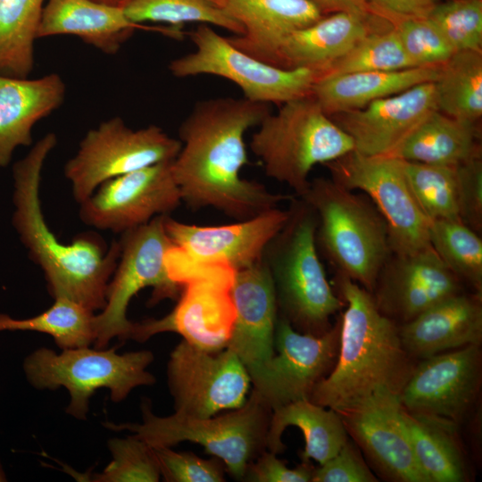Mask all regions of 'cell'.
<instances>
[{"label": "cell", "instance_id": "18", "mask_svg": "<svg viewBox=\"0 0 482 482\" xmlns=\"http://www.w3.org/2000/svg\"><path fill=\"white\" fill-rule=\"evenodd\" d=\"M461 292V281L429 246L406 254L392 253L371 295L385 316L402 325Z\"/></svg>", "mask_w": 482, "mask_h": 482}, {"label": "cell", "instance_id": "13", "mask_svg": "<svg viewBox=\"0 0 482 482\" xmlns=\"http://www.w3.org/2000/svg\"><path fill=\"white\" fill-rule=\"evenodd\" d=\"M480 385V345H470L422 359L399 398L408 413L453 432L471 410Z\"/></svg>", "mask_w": 482, "mask_h": 482}, {"label": "cell", "instance_id": "23", "mask_svg": "<svg viewBox=\"0 0 482 482\" xmlns=\"http://www.w3.org/2000/svg\"><path fill=\"white\" fill-rule=\"evenodd\" d=\"M371 18L370 8L329 13L270 45L245 53L278 68H310L320 71L363 37L378 29L373 26Z\"/></svg>", "mask_w": 482, "mask_h": 482}, {"label": "cell", "instance_id": "30", "mask_svg": "<svg viewBox=\"0 0 482 482\" xmlns=\"http://www.w3.org/2000/svg\"><path fill=\"white\" fill-rule=\"evenodd\" d=\"M288 426L297 427L304 437L302 461L314 460L323 464L348 442L347 431L340 415L310 400L292 402L272 410L267 450L278 454L285 451L282 435Z\"/></svg>", "mask_w": 482, "mask_h": 482}, {"label": "cell", "instance_id": "5", "mask_svg": "<svg viewBox=\"0 0 482 482\" xmlns=\"http://www.w3.org/2000/svg\"><path fill=\"white\" fill-rule=\"evenodd\" d=\"M315 212L316 244L337 270L370 294L392 254L387 226L368 196L331 179L310 181L300 196Z\"/></svg>", "mask_w": 482, "mask_h": 482}, {"label": "cell", "instance_id": "7", "mask_svg": "<svg viewBox=\"0 0 482 482\" xmlns=\"http://www.w3.org/2000/svg\"><path fill=\"white\" fill-rule=\"evenodd\" d=\"M272 410L252 390L245 403L227 413L197 418L175 411L167 417L152 412L142 403L143 422L104 425L112 430H129L152 447H171L188 441L222 460L227 472L243 481L248 466L265 450Z\"/></svg>", "mask_w": 482, "mask_h": 482}, {"label": "cell", "instance_id": "28", "mask_svg": "<svg viewBox=\"0 0 482 482\" xmlns=\"http://www.w3.org/2000/svg\"><path fill=\"white\" fill-rule=\"evenodd\" d=\"M245 29L229 41L246 52L270 45L324 14L310 0H210Z\"/></svg>", "mask_w": 482, "mask_h": 482}, {"label": "cell", "instance_id": "24", "mask_svg": "<svg viewBox=\"0 0 482 482\" xmlns=\"http://www.w3.org/2000/svg\"><path fill=\"white\" fill-rule=\"evenodd\" d=\"M149 29L179 38V28L151 27L131 21L124 8L93 0H46L37 38L72 35L106 54H115L135 29Z\"/></svg>", "mask_w": 482, "mask_h": 482}, {"label": "cell", "instance_id": "16", "mask_svg": "<svg viewBox=\"0 0 482 482\" xmlns=\"http://www.w3.org/2000/svg\"><path fill=\"white\" fill-rule=\"evenodd\" d=\"M340 319L320 336L301 333L278 317L274 338L277 353L255 390L274 410L310 400L315 386L333 369L339 347Z\"/></svg>", "mask_w": 482, "mask_h": 482}, {"label": "cell", "instance_id": "37", "mask_svg": "<svg viewBox=\"0 0 482 482\" xmlns=\"http://www.w3.org/2000/svg\"><path fill=\"white\" fill-rule=\"evenodd\" d=\"M124 12L137 24L160 22L179 28L187 22H199L220 27L237 36L245 33L235 19L210 0H132Z\"/></svg>", "mask_w": 482, "mask_h": 482}, {"label": "cell", "instance_id": "4", "mask_svg": "<svg viewBox=\"0 0 482 482\" xmlns=\"http://www.w3.org/2000/svg\"><path fill=\"white\" fill-rule=\"evenodd\" d=\"M285 225L262 254L270 273L278 317L295 330L320 336L345 305L332 289L316 244L317 215L302 198L290 200Z\"/></svg>", "mask_w": 482, "mask_h": 482}, {"label": "cell", "instance_id": "35", "mask_svg": "<svg viewBox=\"0 0 482 482\" xmlns=\"http://www.w3.org/2000/svg\"><path fill=\"white\" fill-rule=\"evenodd\" d=\"M429 242L461 281L482 294V239L461 220L430 221Z\"/></svg>", "mask_w": 482, "mask_h": 482}, {"label": "cell", "instance_id": "44", "mask_svg": "<svg viewBox=\"0 0 482 482\" xmlns=\"http://www.w3.org/2000/svg\"><path fill=\"white\" fill-rule=\"evenodd\" d=\"M312 482H375L377 478L356 449L347 442L328 461L315 468Z\"/></svg>", "mask_w": 482, "mask_h": 482}, {"label": "cell", "instance_id": "33", "mask_svg": "<svg viewBox=\"0 0 482 482\" xmlns=\"http://www.w3.org/2000/svg\"><path fill=\"white\" fill-rule=\"evenodd\" d=\"M94 312L67 298H56L46 312L29 319L0 313V332L30 330L52 336L60 348L88 346L96 339Z\"/></svg>", "mask_w": 482, "mask_h": 482}, {"label": "cell", "instance_id": "3", "mask_svg": "<svg viewBox=\"0 0 482 482\" xmlns=\"http://www.w3.org/2000/svg\"><path fill=\"white\" fill-rule=\"evenodd\" d=\"M337 284L346 307L338 353L310 401L340 412L378 392L400 395L415 364L402 345L398 326L378 309L371 294L339 274Z\"/></svg>", "mask_w": 482, "mask_h": 482}, {"label": "cell", "instance_id": "15", "mask_svg": "<svg viewBox=\"0 0 482 482\" xmlns=\"http://www.w3.org/2000/svg\"><path fill=\"white\" fill-rule=\"evenodd\" d=\"M172 163L158 162L104 181L80 203L81 220L122 234L169 215L182 203Z\"/></svg>", "mask_w": 482, "mask_h": 482}, {"label": "cell", "instance_id": "42", "mask_svg": "<svg viewBox=\"0 0 482 482\" xmlns=\"http://www.w3.org/2000/svg\"><path fill=\"white\" fill-rule=\"evenodd\" d=\"M161 476L168 482H223L226 466L212 456L201 458L190 452H175L170 447H153Z\"/></svg>", "mask_w": 482, "mask_h": 482}, {"label": "cell", "instance_id": "49", "mask_svg": "<svg viewBox=\"0 0 482 482\" xmlns=\"http://www.w3.org/2000/svg\"><path fill=\"white\" fill-rule=\"evenodd\" d=\"M7 480V478H6V475H5V472L4 470V468L0 462V482H4V481H6Z\"/></svg>", "mask_w": 482, "mask_h": 482}, {"label": "cell", "instance_id": "36", "mask_svg": "<svg viewBox=\"0 0 482 482\" xmlns=\"http://www.w3.org/2000/svg\"><path fill=\"white\" fill-rule=\"evenodd\" d=\"M402 162L411 193L430 221L461 220L457 166Z\"/></svg>", "mask_w": 482, "mask_h": 482}, {"label": "cell", "instance_id": "27", "mask_svg": "<svg viewBox=\"0 0 482 482\" xmlns=\"http://www.w3.org/2000/svg\"><path fill=\"white\" fill-rule=\"evenodd\" d=\"M441 65L416 66L398 71H358L318 76L312 96L328 115L362 108L370 103L435 82Z\"/></svg>", "mask_w": 482, "mask_h": 482}, {"label": "cell", "instance_id": "6", "mask_svg": "<svg viewBox=\"0 0 482 482\" xmlns=\"http://www.w3.org/2000/svg\"><path fill=\"white\" fill-rule=\"evenodd\" d=\"M250 148L269 178L285 183L300 197L310 186L315 165L335 161L354 145L310 95L270 112L252 136Z\"/></svg>", "mask_w": 482, "mask_h": 482}, {"label": "cell", "instance_id": "31", "mask_svg": "<svg viewBox=\"0 0 482 482\" xmlns=\"http://www.w3.org/2000/svg\"><path fill=\"white\" fill-rule=\"evenodd\" d=\"M46 0H0V75L28 78Z\"/></svg>", "mask_w": 482, "mask_h": 482}, {"label": "cell", "instance_id": "1", "mask_svg": "<svg viewBox=\"0 0 482 482\" xmlns=\"http://www.w3.org/2000/svg\"><path fill=\"white\" fill-rule=\"evenodd\" d=\"M270 112L269 104L245 97L210 98L194 105L179 126L181 148L172 163L183 203L243 220L294 197L240 174L248 163L245 134Z\"/></svg>", "mask_w": 482, "mask_h": 482}, {"label": "cell", "instance_id": "25", "mask_svg": "<svg viewBox=\"0 0 482 482\" xmlns=\"http://www.w3.org/2000/svg\"><path fill=\"white\" fill-rule=\"evenodd\" d=\"M407 353L415 359L482 341L481 294L462 292L450 296L411 320L398 326Z\"/></svg>", "mask_w": 482, "mask_h": 482}, {"label": "cell", "instance_id": "19", "mask_svg": "<svg viewBox=\"0 0 482 482\" xmlns=\"http://www.w3.org/2000/svg\"><path fill=\"white\" fill-rule=\"evenodd\" d=\"M288 215V209L276 207L220 226L187 224L165 215L164 228L172 244L191 261L222 264L236 271L262 260L265 247L285 225Z\"/></svg>", "mask_w": 482, "mask_h": 482}, {"label": "cell", "instance_id": "41", "mask_svg": "<svg viewBox=\"0 0 482 482\" xmlns=\"http://www.w3.org/2000/svg\"><path fill=\"white\" fill-rule=\"evenodd\" d=\"M112 461L103 472L95 475L97 482H156L161 478L154 448L136 436L113 438L108 443Z\"/></svg>", "mask_w": 482, "mask_h": 482}, {"label": "cell", "instance_id": "2", "mask_svg": "<svg viewBox=\"0 0 482 482\" xmlns=\"http://www.w3.org/2000/svg\"><path fill=\"white\" fill-rule=\"evenodd\" d=\"M57 137L48 133L28 154L14 163L12 225L31 260L44 271L48 290L56 298H67L95 312L106 303V291L117 267L120 241L107 247L93 233L80 234L63 244L47 226L39 195L41 173Z\"/></svg>", "mask_w": 482, "mask_h": 482}, {"label": "cell", "instance_id": "43", "mask_svg": "<svg viewBox=\"0 0 482 482\" xmlns=\"http://www.w3.org/2000/svg\"><path fill=\"white\" fill-rule=\"evenodd\" d=\"M461 220L477 233L482 231V161L473 158L457 166Z\"/></svg>", "mask_w": 482, "mask_h": 482}, {"label": "cell", "instance_id": "48", "mask_svg": "<svg viewBox=\"0 0 482 482\" xmlns=\"http://www.w3.org/2000/svg\"><path fill=\"white\" fill-rule=\"evenodd\" d=\"M97 3L124 8L132 0H93Z\"/></svg>", "mask_w": 482, "mask_h": 482}, {"label": "cell", "instance_id": "12", "mask_svg": "<svg viewBox=\"0 0 482 482\" xmlns=\"http://www.w3.org/2000/svg\"><path fill=\"white\" fill-rule=\"evenodd\" d=\"M341 187L367 195L387 226L392 253L406 254L431 246L430 220L408 187L402 160L355 151L324 164Z\"/></svg>", "mask_w": 482, "mask_h": 482}, {"label": "cell", "instance_id": "34", "mask_svg": "<svg viewBox=\"0 0 482 482\" xmlns=\"http://www.w3.org/2000/svg\"><path fill=\"white\" fill-rule=\"evenodd\" d=\"M403 418L416 461L427 481H463V460L452 432L416 418L404 409Z\"/></svg>", "mask_w": 482, "mask_h": 482}, {"label": "cell", "instance_id": "46", "mask_svg": "<svg viewBox=\"0 0 482 482\" xmlns=\"http://www.w3.org/2000/svg\"><path fill=\"white\" fill-rule=\"evenodd\" d=\"M438 0H368L371 11L381 15L424 16Z\"/></svg>", "mask_w": 482, "mask_h": 482}, {"label": "cell", "instance_id": "26", "mask_svg": "<svg viewBox=\"0 0 482 482\" xmlns=\"http://www.w3.org/2000/svg\"><path fill=\"white\" fill-rule=\"evenodd\" d=\"M65 91L57 73L37 79L0 75V168L9 165L17 147L31 145L33 127L62 104Z\"/></svg>", "mask_w": 482, "mask_h": 482}, {"label": "cell", "instance_id": "39", "mask_svg": "<svg viewBox=\"0 0 482 482\" xmlns=\"http://www.w3.org/2000/svg\"><path fill=\"white\" fill-rule=\"evenodd\" d=\"M455 52L482 51V0H447L426 15Z\"/></svg>", "mask_w": 482, "mask_h": 482}, {"label": "cell", "instance_id": "8", "mask_svg": "<svg viewBox=\"0 0 482 482\" xmlns=\"http://www.w3.org/2000/svg\"><path fill=\"white\" fill-rule=\"evenodd\" d=\"M153 361L154 354L147 350L118 354L113 348L94 350L85 346L64 349L57 354L40 348L25 358L23 370L37 388L64 386L71 395L66 412L85 420L89 398L96 389L108 388L112 400L118 403L135 387L153 385L155 378L146 370Z\"/></svg>", "mask_w": 482, "mask_h": 482}, {"label": "cell", "instance_id": "22", "mask_svg": "<svg viewBox=\"0 0 482 482\" xmlns=\"http://www.w3.org/2000/svg\"><path fill=\"white\" fill-rule=\"evenodd\" d=\"M435 110H438L435 82H428L330 118L350 136L353 151L388 155Z\"/></svg>", "mask_w": 482, "mask_h": 482}, {"label": "cell", "instance_id": "29", "mask_svg": "<svg viewBox=\"0 0 482 482\" xmlns=\"http://www.w3.org/2000/svg\"><path fill=\"white\" fill-rule=\"evenodd\" d=\"M405 162L458 166L480 156L476 123L429 112L388 154Z\"/></svg>", "mask_w": 482, "mask_h": 482}, {"label": "cell", "instance_id": "10", "mask_svg": "<svg viewBox=\"0 0 482 482\" xmlns=\"http://www.w3.org/2000/svg\"><path fill=\"white\" fill-rule=\"evenodd\" d=\"M189 37L195 50L172 60L170 73L177 78L202 74L224 78L253 102L284 104L310 96L319 75L310 68L282 69L262 62L206 24L199 25Z\"/></svg>", "mask_w": 482, "mask_h": 482}, {"label": "cell", "instance_id": "47", "mask_svg": "<svg viewBox=\"0 0 482 482\" xmlns=\"http://www.w3.org/2000/svg\"><path fill=\"white\" fill-rule=\"evenodd\" d=\"M318 9L325 13L347 11H363L369 9L368 0H310Z\"/></svg>", "mask_w": 482, "mask_h": 482}, {"label": "cell", "instance_id": "38", "mask_svg": "<svg viewBox=\"0 0 482 482\" xmlns=\"http://www.w3.org/2000/svg\"><path fill=\"white\" fill-rule=\"evenodd\" d=\"M416 67L406 54L395 30L376 29L348 52L319 71V75L358 71H388Z\"/></svg>", "mask_w": 482, "mask_h": 482}, {"label": "cell", "instance_id": "32", "mask_svg": "<svg viewBox=\"0 0 482 482\" xmlns=\"http://www.w3.org/2000/svg\"><path fill=\"white\" fill-rule=\"evenodd\" d=\"M438 111L477 123L482 116V51L455 52L435 81Z\"/></svg>", "mask_w": 482, "mask_h": 482}, {"label": "cell", "instance_id": "17", "mask_svg": "<svg viewBox=\"0 0 482 482\" xmlns=\"http://www.w3.org/2000/svg\"><path fill=\"white\" fill-rule=\"evenodd\" d=\"M233 278H201L183 285L174 309L162 319L135 322L131 339L145 342L162 332H175L183 340L206 351L228 346L236 309L231 296Z\"/></svg>", "mask_w": 482, "mask_h": 482}, {"label": "cell", "instance_id": "9", "mask_svg": "<svg viewBox=\"0 0 482 482\" xmlns=\"http://www.w3.org/2000/svg\"><path fill=\"white\" fill-rule=\"evenodd\" d=\"M165 215L122 233L120 254L106 291V303L95 316L98 349L105 347L113 337H131L135 322L127 318V309L133 296L145 287H152L149 300L154 305L164 299H178L182 286L170 276L167 254L173 246L164 228Z\"/></svg>", "mask_w": 482, "mask_h": 482}, {"label": "cell", "instance_id": "11", "mask_svg": "<svg viewBox=\"0 0 482 482\" xmlns=\"http://www.w3.org/2000/svg\"><path fill=\"white\" fill-rule=\"evenodd\" d=\"M179 139L162 128L150 125L129 128L120 117H113L87 131L77 154L64 167L74 199L82 203L104 181L176 158Z\"/></svg>", "mask_w": 482, "mask_h": 482}, {"label": "cell", "instance_id": "21", "mask_svg": "<svg viewBox=\"0 0 482 482\" xmlns=\"http://www.w3.org/2000/svg\"><path fill=\"white\" fill-rule=\"evenodd\" d=\"M230 292L236 318L227 347L244 364L255 387L275 354L278 318L272 278L262 258L235 271Z\"/></svg>", "mask_w": 482, "mask_h": 482}, {"label": "cell", "instance_id": "14", "mask_svg": "<svg viewBox=\"0 0 482 482\" xmlns=\"http://www.w3.org/2000/svg\"><path fill=\"white\" fill-rule=\"evenodd\" d=\"M167 377L175 411L197 418L242 406L251 385L245 367L229 348L211 352L185 340L170 355Z\"/></svg>", "mask_w": 482, "mask_h": 482}, {"label": "cell", "instance_id": "40", "mask_svg": "<svg viewBox=\"0 0 482 482\" xmlns=\"http://www.w3.org/2000/svg\"><path fill=\"white\" fill-rule=\"evenodd\" d=\"M395 30L399 40L415 66H436L445 63L455 51L425 16L383 14Z\"/></svg>", "mask_w": 482, "mask_h": 482}, {"label": "cell", "instance_id": "45", "mask_svg": "<svg viewBox=\"0 0 482 482\" xmlns=\"http://www.w3.org/2000/svg\"><path fill=\"white\" fill-rule=\"evenodd\" d=\"M314 470L310 461H302L295 468L289 469L276 453L265 450L248 466L243 481L310 482Z\"/></svg>", "mask_w": 482, "mask_h": 482}, {"label": "cell", "instance_id": "20", "mask_svg": "<svg viewBox=\"0 0 482 482\" xmlns=\"http://www.w3.org/2000/svg\"><path fill=\"white\" fill-rule=\"evenodd\" d=\"M399 395L382 391L337 412L353 438L388 478L428 482L416 461Z\"/></svg>", "mask_w": 482, "mask_h": 482}]
</instances>
